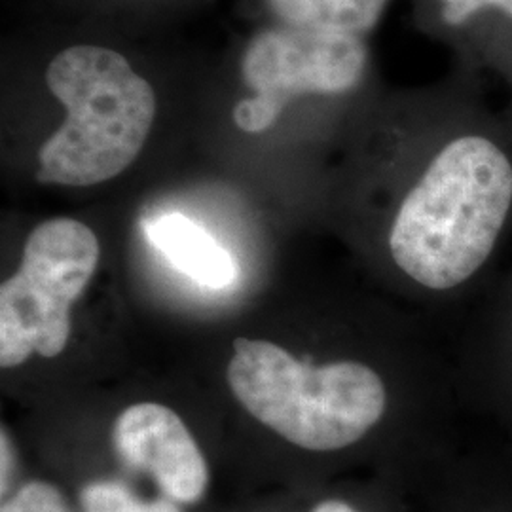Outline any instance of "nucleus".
<instances>
[{
  "instance_id": "nucleus-13",
  "label": "nucleus",
  "mask_w": 512,
  "mask_h": 512,
  "mask_svg": "<svg viewBox=\"0 0 512 512\" xmlns=\"http://www.w3.org/2000/svg\"><path fill=\"white\" fill-rule=\"evenodd\" d=\"M311 512H363L344 499H325L317 503Z\"/></svg>"
},
{
  "instance_id": "nucleus-4",
  "label": "nucleus",
  "mask_w": 512,
  "mask_h": 512,
  "mask_svg": "<svg viewBox=\"0 0 512 512\" xmlns=\"http://www.w3.org/2000/svg\"><path fill=\"white\" fill-rule=\"evenodd\" d=\"M92 228L69 217L44 220L29 234L16 274L0 287V365L33 353L52 359L71 338V306L99 264Z\"/></svg>"
},
{
  "instance_id": "nucleus-6",
  "label": "nucleus",
  "mask_w": 512,
  "mask_h": 512,
  "mask_svg": "<svg viewBox=\"0 0 512 512\" xmlns=\"http://www.w3.org/2000/svg\"><path fill=\"white\" fill-rule=\"evenodd\" d=\"M112 444L128 467L152 476L175 503H198L205 494L209 469L202 450L179 414L164 404L126 408L114 421Z\"/></svg>"
},
{
  "instance_id": "nucleus-5",
  "label": "nucleus",
  "mask_w": 512,
  "mask_h": 512,
  "mask_svg": "<svg viewBox=\"0 0 512 512\" xmlns=\"http://www.w3.org/2000/svg\"><path fill=\"white\" fill-rule=\"evenodd\" d=\"M370 63L365 38L277 25L258 33L241 57L249 90L234 109L245 133L274 128L285 107L302 97H344L355 92Z\"/></svg>"
},
{
  "instance_id": "nucleus-12",
  "label": "nucleus",
  "mask_w": 512,
  "mask_h": 512,
  "mask_svg": "<svg viewBox=\"0 0 512 512\" xmlns=\"http://www.w3.org/2000/svg\"><path fill=\"white\" fill-rule=\"evenodd\" d=\"M14 475V456L10 440L6 439V431H2V495L10 490V482Z\"/></svg>"
},
{
  "instance_id": "nucleus-3",
  "label": "nucleus",
  "mask_w": 512,
  "mask_h": 512,
  "mask_svg": "<svg viewBox=\"0 0 512 512\" xmlns=\"http://www.w3.org/2000/svg\"><path fill=\"white\" fill-rule=\"evenodd\" d=\"M228 384L253 418L311 452H336L359 442L387 404L384 382L370 366H310L266 340L234 342Z\"/></svg>"
},
{
  "instance_id": "nucleus-9",
  "label": "nucleus",
  "mask_w": 512,
  "mask_h": 512,
  "mask_svg": "<svg viewBox=\"0 0 512 512\" xmlns=\"http://www.w3.org/2000/svg\"><path fill=\"white\" fill-rule=\"evenodd\" d=\"M82 512H183L169 497L143 499L118 480H95L80 490Z\"/></svg>"
},
{
  "instance_id": "nucleus-11",
  "label": "nucleus",
  "mask_w": 512,
  "mask_h": 512,
  "mask_svg": "<svg viewBox=\"0 0 512 512\" xmlns=\"http://www.w3.org/2000/svg\"><path fill=\"white\" fill-rule=\"evenodd\" d=\"M0 512H73L63 494L50 482L33 480L2 501Z\"/></svg>"
},
{
  "instance_id": "nucleus-8",
  "label": "nucleus",
  "mask_w": 512,
  "mask_h": 512,
  "mask_svg": "<svg viewBox=\"0 0 512 512\" xmlns=\"http://www.w3.org/2000/svg\"><path fill=\"white\" fill-rule=\"evenodd\" d=\"M389 0H266L277 25L365 38L376 29Z\"/></svg>"
},
{
  "instance_id": "nucleus-10",
  "label": "nucleus",
  "mask_w": 512,
  "mask_h": 512,
  "mask_svg": "<svg viewBox=\"0 0 512 512\" xmlns=\"http://www.w3.org/2000/svg\"><path fill=\"white\" fill-rule=\"evenodd\" d=\"M446 29H467L480 18H497L512 27V0H433Z\"/></svg>"
},
{
  "instance_id": "nucleus-1",
  "label": "nucleus",
  "mask_w": 512,
  "mask_h": 512,
  "mask_svg": "<svg viewBox=\"0 0 512 512\" xmlns=\"http://www.w3.org/2000/svg\"><path fill=\"white\" fill-rule=\"evenodd\" d=\"M512 207V162L495 139H448L406 192L389 232L395 264L427 289L467 281L494 251Z\"/></svg>"
},
{
  "instance_id": "nucleus-2",
  "label": "nucleus",
  "mask_w": 512,
  "mask_h": 512,
  "mask_svg": "<svg viewBox=\"0 0 512 512\" xmlns=\"http://www.w3.org/2000/svg\"><path fill=\"white\" fill-rule=\"evenodd\" d=\"M46 86L65 118L38 150L40 183H107L139 158L158 97L126 55L101 44L67 46L48 63Z\"/></svg>"
},
{
  "instance_id": "nucleus-7",
  "label": "nucleus",
  "mask_w": 512,
  "mask_h": 512,
  "mask_svg": "<svg viewBox=\"0 0 512 512\" xmlns=\"http://www.w3.org/2000/svg\"><path fill=\"white\" fill-rule=\"evenodd\" d=\"M147 238L173 268L202 287L220 291L238 279V264L217 239L181 213L145 222Z\"/></svg>"
}]
</instances>
